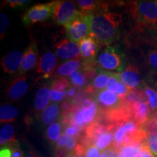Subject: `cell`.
<instances>
[{"instance_id":"cell-1","label":"cell","mask_w":157,"mask_h":157,"mask_svg":"<svg viewBox=\"0 0 157 157\" xmlns=\"http://www.w3.org/2000/svg\"><path fill=\"white\" fill-rule=\"evenodd\" d=\"M90 36L100 44L113 42L119 32L122 17L117 13L105 11V9L88 15Z\"/></svg>"},{"instance_id":"cell-2","label":"cell","mask_w":157,"mask_h":157,"mask_svg":"<svg viewBox=\"0 0 157 157\" xmlns=\"http://www.w3.org/2000/svg\"><path fill=\"white\" fill-rule=\"evenodd\" d=\"M128 10L137 23L157 30V1L131 2Z\"/></svg>"},{"instance_id":"cell-3","label":"cell","mask_w":157,"mask_h":157,"mask_svg":"<svg viewBox=\"0 0 157 157\" xmlns=\"http://www.w3.org/2000/svg\"><path fill=\"white\" fill-rule=\"evenodd\" d=\"M57 1L44 4H38L30 7L23 14V22L27 26L42 22L50 18L53 15L55 6Z\"/></svg>"},{"instance_id":"cell-4","label":"cell","mask_w":157,"mask_h":157,"mask_svg":"<svg viewBox=\"0 0 157 157\" xmlns=\"http://www.w3.org/2000/svg\"><path fill=\"white\" fill-rule=\"evenodd\" d=\"M68 39L74 42H80L82 39L90 36V27L88 15L80 13L69 24L65 26Z\"/></svg>"},{"instance_id":"cell-5","label":"cell","mask_w":157,"mask_h":157,"mask_svg":"<svg viewBox=\"0 0 157 157\" xmlns=\"http://www.w3.org/2000/svg\"><path fill=\"white\" fill-rule=\"evenodd\" d=\"M80 13L81 12L76 10L74 2L62 0L57 1L52 17L58 25L66 26L76 18Z\"/></svg>"},{"instance_id":"cell-6","label":"cell","mask_w":157,"mask_h":157,"mask_svg":"<svg viewBox=\"0 0 157 157\" xmlns=\"http://www.w3.org/2000/svg\"><path fill=\"white\" fill-rule=\"evenodd\" d=\"M55 48L56 56L60 60H71L78 59V57L81 55L79 45L68 38L63 39L57 42Z\"/></svg>"},{"instance_id":"cell-7","label":"cell","mask_w":157,"mask_h":157,"mask_svg":"<svg viewBox=\"0 0 157 157\" xmlns=\"http://www.w3.org/2000/svg\"><path fill=\"white\" fill-rule=\"evenodd\" d=\"M98 64L105 70H118L121 65V57L112 48L109 47L99 55Z\"/></svg>"},{"instance_id":"cell-8","label":"cell","mask_w":157,"mask_h":157,"mask_svg":"<svg viewBox=\"0 0 157 157\" xmlns=\"http://www.w3.org/2000/svg\"><path fill=\"white\" fill-rule=\"evenodd\" d=\"M128 106L132 120L140 127L145 124L151 117V109L147 101H137Z\"/></svg>"},{"instance_id":"cell-9","label":"cell","mask_w":157,"mask_h":157,"mask_svg":"<svg viewBox=\"0 0 157 157\" xmlns=\"http://www.w3.org/2000/svg\"><path fill=\"white\" fill-rule=\"evenodd\" d=\"M57 66L56 54L52 51H46L39 58L36 71L37 74H42V78H48L52 75Z\"/></svg>"},{"instance_id":"cell-10","label":"cell","mask_w":157,"mask_h":157,"mask_svg":"<svg viewBox=\"0 0 157 157\" xmlns=\"http://www.w3.org/2000/svg\"><path fill=\"white\" fill-rule=\"evenodd\" d=\"M23 54L17 50H12L1 60V66L6 74H13L19 71Z\"/></svg>"},{"instance_id":"cell-11","label":"cell","mask_w":157,"mask_h":157,"mask_svg":"<svg viewBox=\"0 0 157 157\" xmlns=\"http://www.w3.org/2000/svg\"><path fill=\"white\" fill-rule=\"evenodd\" d=\"M29 87L26 76H20L10 83L7 89V97L13 101L21 99L28 92Z\"/></svg>"},{"instance_id":"cell-12","label":"cell","mask_w":157,"mask_h":157,"mask_svg":"<svg viewBox=\"0 0 157 157\" xmlns=\"http://www.w3.org/2000/svg\"><path fill=\"white\" fill-rule=\"evenodd\" d=\"M38 60L39 59L36 44L34 42H31L23 53L19 73L24 74L25 72L29 71L30 70L36 67L39 63Z\"/></svg>"},{"instance_id":"cell-13","label":"cell","mask_w":157,"mask_h":157,"mask_svg":"<svg viewBox=\"0 0 157 157\" xmlns=\"http://www.w3.org/2000/svg\"><path fill=\"white\" fill-rule=\"evenodd\" d=\"M119 78L129 90L136 89L140 85V76L138 68L134 64H130L119 74Z\"/></svg>"},{"instance_id":"cell-14","label":"cell","mask_w":157,"mask_h":157,"mask_svg":"<svg viewBox=\"0 0 157 157\" xmlns=\"http://www.w3.org/2000/svg\"><path fill=\"white\" fill-rule=\"evenodd\" d=\"M97 103L99 104L103 110L102 111H110L118 109L121 105V99L117 94L111 93L108 90L101 91L97 95Z\"/></svg>"},{"instance_id":"cell-15","label":"cell","mask_w":157,"mask_h":157,"mask_svg":"<svg viewBox=\"0 0 157 157\" xmlns=\"http://www.w3.org/2000/svg\"><path fill=\"white\" fill-rule=\"evenodd\" d=\"M98 44L92 36H87L79 42L81 56L84 61H94L98 52Z\"/></svg>"},{"instance_id":"cell-16","label":"cell","mask_w":157,"mask_h":157,"mask_svg":"<svg viewBox=\"0 0 157 157\" xmlns=\"http://www.w3.org/2000/svg\"><path fill=\"white\" fill-rule=\"evenodd\" d=\"M50 99H51L50 88L48 85L44 84L39 88L36 94L34 100L35 109L37 111H44L48 108Z\"/></svg>"},{"instance_id":"cell-17","label":"cell","mask_w":157,"mask_h":157,"mask_svg":"<svg viewBox=\"0 0 157 157\" xmlns=\"http://www.w3.org/2000/svg\"><path fill=\"white\" fill-rule=\"evenodd\" d=\"M82 62L79 59L68 60L58 66L56 71V74L60 76H70L71 74L82 68Z\"/></svg>"},{"instance_id":"cell-18","label":"cell","mask_w":157,"mask_h":157,"mask_svg":"<svg viewBox=\"0 0 157 157\" xmlns=\"http://www.w3.org/2000/svg\"><path fill=\"white\" fill-rule=\"evenodd\" d=\"M60 113V109L58 104L52 103L48 105L42 113V120L46 125H51L55 123Z\"/></svg>"},{"instance_id":"cell-19","label":"cell","mask_w":157,"mask_h":157,"mask_svg":"<svg viewBox=\"0 0 157 157\" xmlns=\"http://www.w3.org/2000/svg\"><path fill=\"white\" fill-rule=\"evenodd\" d=\"M19 114L16 108L7 104H2L0 106V121L2 123L13 122Z\"/></svg>"},{"instance_id":"cell-20","label":"cell","mask_w":157,"mask_h":157,"mask_svg":"<svg viewBox=\"0 0 157 157\" xmlns=\"http://www.w3.org/2000/svg\"><path fill=\"white\" fill-rule=\"evenodd\" d=\"M57 148L64 150L68 154L71 151H75V148L77 146V143L75 137L69 136L66 134H63L60 135L58 140L56 141Z\"/></svg>"},{"instance_id":"cell-21","label":"cell","mask_w":157,"mask_h":157,"mask_svg":"<svg viewBox=\"0 0 157 157\" xmlns=\"http://www.w3.org/2000/svg\"><path fill=\"white\" fill-rule=\"evenodd\" d=\"M137 101H147L143 90L139 88L129 90V93L124 98V99L121 101V103L125 105H130Z\"/></svg>"},{"instance_id":"cell-22","label":"cell","mask_w":157,"mask_h":157,"mask_svg":"<svg viewBox=\"0 0 157 157\" xmlns=\"http://www.w3.org/2000/svg\"><path fill=\"white\" fill-rule=\"evenodd\" d=\"M14 126L10 123L6 124L0 129V144L1 146L10 142H14Z\"/></svg>"},{"instance_id":"cell-23","label":"cell","mask_w":157,"mask_h":157,"mask_svg":"<svg viewBox=\"0 0 157 157\" xmlns=\"http://www.w3.org/2000/svg\"><path fill=\"white\" fill-rule=\"evenodd\" d=\"M76 3L80 8V12L84 15L92 14L98 9V2L94 0H78Z\"/></svg>"},{"instance_id":"cell-24","label":"cell","mask_w":157,"mask_h":157,"mask_svg":"<svg viewBox=\"0 0 157 157\" xmlns=\"http://www.w3.org/2000/svg\"><path fill=\"white\" fill-rule=\"evenodd\" d=\"M114 136L112 131H109L98 137L95 141V146L100 150L104 151L112 144Z\"/></svg>"},{"instance_id":"cell-25","label":"cell","mask_w":157,"mask_h":157,"mask_svg":"<svg viewBox=\"0 0 157 157\" xmlns=\"http://www.w3.org/2000/svg\"><path fill=\"white\" fill-rule=\"evenodd\" d=\"M111 75V73H109V72L102 71L95 76V78H94L93 83L92 84L95 91L98 90H102L105 87H107Z\"/></svg>"},{"instance_id":"cell-26","label":"cell","mask_w":157,"mask_h":157,"mask_svg":"<svg viewBox=\"0 0 157 157\" xmlns=\"http://www.w3.org/2000/svg\"><path fill=\"white\" fill-rule=\"evenodd\" d=\"M145 95H146L147 103H148L151 111H154L157 110V93L154 90L148 86L144 85L143 89Z\"/></svg>"},{"instance_id":"cell-27","label":"cell","mask_w":157,"mask_h":157,"mask_svg":"<svg viewBox=\"0 0 157 157\" xmlns=\"http://www.w3.org/2000/svg\"><path fill=\"white\" fill-rule=\"evenodd\" d=\"M70 80L74 86L78 87H82L86 85L87 78L82 71H76L69 76Z\"/></svg>"},{"instance_id":"cell-28","label":"cell","mask_w":157,"mask_h":157,"mask_svg":"<svg viewBox=\"0 0 157 157\" xmlns=\"http://www.w3.org/2000/svg\"><path fill=\"white\" fill-rule=\"evenodd\" d=\"M61 125L60 123L55 122L50 125L47 129V137L51 141H57L60 137Z\"/></svg>"},{"instance_id":"cell-29","label":"cell","mask_w":157,"mask_h":157,"mask_svg":"<svg viewBox=\"0 0 157 157\" xmlns=\"http://www.w3.org/2000/svg\"><path fill=\"white\" fill-rule=\"evenodd\" d=\"M145 145H143V146L129 145V146L123 147L121 150L119 151V157H135V155L138 154V152L140 151Z\"/></svg>"},{"instance_id":"cell-30","label":"cell","mask_w":157,"mask_h":157,"mask_svg":"<svg viewBox=\"0 0 157 157\" xmlns=\"http://www.w3.org/2000/svg\"><path fill=\"white\" fill-rule=\"evenodd\" d=\"M71 86V82L68 79L65 77H59L56 78L52 84H51V89L56 90V91L62 92L66 91Z\"/></svg>"},{"instance_id":"cell-31","label":"cell","mask_w":157,"mask_h":157,"mask_svg":"<svg viewBox=\"0 0 157 157\" xmlns=\"http://www.w3.org/2000/svg\"><path fill=\"white\" fill-rule=\"evenodd\" d=\"M146 60L150 68L157 73V48L152 49L146 55Z\"/></svg>"},{"instance_id":"cell-32","label":"cell","mask_w":157,"mask_h":157,"mask_svg":"<svg viewBox=\"0 0 157 157\" xmlns=\"http://www.w3.org/2000/svg\"><path fill=\"white\" fill-rule=\"evenodd\" d=\"M119 82H120V78L119 74H111L109 83L107 84V90L111 93L117 94L119 87Z\"/></svg>"},{"instance_id":"cell-33","label":"cell","mask_w":157,"mask_h":157,"mask_svg":"<svg viewBox=\"0 0 157 157\" xmlns=\"http://www.w3.org/2000/svg\"><path fill=\"white\" fill-rule=\"evenodd\" d=\"M10 25V19L5 13L0 14V38L2 41Z\"/></svg>"},{"instance_id":"cell-34","label":"cell","mask_w":157,"mask_h":157,"mask_svg":"<svg viewBox=\"0 0 157 157\" xmlns=\"http://www.w3.org/2000/svg\"><path fill=\"white\" fill-rule=\"evenodd\" d=\"M147 135L157 132V118L151 117L150 119L147 122L141 126Z\"/></svg>"},{"instance_id":"cell-35","label":"cell","mask_w":157,"mask_h":157,"mask_svg":"<svg viewBox=\"0 0 157 157\" xmlns=\"http://www.w3.org/2000/svg\"><path fill=\"white\" fill-rule=\"evenodd\" d=\"M146 144L152 154L157 157V132L147 135Z\"/></svg>"},{"instance_id":"cell-36","label":"cell","mask_w":157,"mask_h":157,"mask_svg":"<svg viewBox=\"0 0 157 157\" xmlns=\"http://www.w3.org/2000/svg\"><path fill=\"white\" fill-rule=\"evenodd\" d=\"M84 128H81L72 124H68L67 127L65 129V134L71 137H76L80 134V132L83 130Z\"/></svg>"},{"instance_id":"cell-37","label":"cell","mask_w":157,"mask_h":157,"mask_svg":"<svg viewBox=\"0 0 157 157\" xmlns=\"http://www.w3.org/2000/svg\"><path fill=\"white\" fill-rule=\"evenodd\" d=\"M66 95H67V92L66 91L59 92L52 89L50 90V98L52 102L58 103V102L61 101L66 97Z\"/></svg>"},{"instance_id":"cell-38","label":"cell","mask_w":157,"mask_h":157,"mask_svg":"<svg viewBox=\"0 0 157 157\" xmlns=\"http://www.w3.org/2000/svg\"><path fill=\"white\" fill-rule=\"evenodd\" d=\"M129 90H130L129 89L128 87H127V85H125V84L120 80V82H119V87L117 93V95L120 98L121 101H122V100L124 99V98L127 95V94L129 93Z\"/></svg>"},{"instance_id":"cell-39","label":"cell","mask_w":157,"mask_h":157,"mask_svg":"<svg viewBox=\"0 0 157 157\" xmlns=\"http://www.w3.org/2000/svg\"><path fill=\"white\" fill-rule=\"evenodd\" d=\"M119 151L112 146L103 151L100 157H119Z\"/></svg>"},{"instance_id":"cell-40","label":"cell","mask_w":157,"mask_h":157,"mask_svg":"<svg viewBox=\"0 0 157 157\" xmlns=\"http://www.w3.org/2000/svg\"><path fill=\"white\" fill-rule=\"evenodd\" d=\"M4 2H7L10 5V7L15 8V7H21L25 6L30 3L31 1L29 0H8V1Z\"/></svg>"},{"instance_id":"cell-41","label":"cell","mask_w":157,"mask_h":157,"mask_svg":"<svg viewBox=\"0 0 157 157\" xmlns=\"http://www.w3.org/2000/svg\"><path fill=\"white\" fill-rule=\"evenodd\" d=\"M85 157H100L98 148L94 145L88 147L85 154Z\"/></svg>"},{"instance_id":"cell-42","label":"cell","mask_w":157,"mask_h":157,"mask_svg":"<svg viewBox=\"0 0 157 157\" xmlns=\"http://www.w3.org/2000/svg\"><path fill=\"white\" fill-rule=\"evenodd\" d=\"M12 151L9 148H4L1 149L0 151V157H11Z\"/></svg>"},{"instance_id":"cell-43","label":"cell","mask_w":157,"mask_h":157,"mask_svg":"<svg viewBox=\"0 0 157 157\" xmlns=\"http://www.w3.org/2000/svg\"><path fill=\"white\" fill-rule=\"evenodd\" d=\"M76 90L75 88H70L69 90L67 91V96L68 98H74V96L76 95Z\"/></svg>"},{"instance_id":"cell-44","label":"cell","mask_w":157,"mask_h":157,"mask_svg":"<svg viewBox=\"0 0 157 157\" xmlns=\"http://www.w3.org/2000/svg\"><path fill=\"white\" fill-rule=\"evenodd\" d=\"M11 157H23V155L19 149H15L13 152L12 153Z\"/></svg>"},{"instance_id":"cell-45","label":"cell","mask_w":157,"mask_h":157,"mask_svg":"<svg viewBox=\"0 0 157 157\" xmlns=\"http://www.w3.org/2000/svg\"><path fill=\"white\" fill-rule=\"evenodd\" d=\"M70 157H81V156H77V155H71V156Z\"/></svg>"},{"instance_id":"cell-46","label":"cell","mask_w":157,"mask_h":157,"mask_svg":"<svg viewBox=\"0 0 157 157\" xmlns=\"http://www.w3.org/2000/svg\"><path fill=\"white\" fill-rule=\"evenodd\" d=\"M25 157H34V156H32V155H28V156H26Z\"/></svg>"},{"instance_id":"cell-47","label":"cell","mask_w":157,"mask_h":157,"mask_svg":"<svg viewBox=\"0 0 157 157\" xmlns=\"http://www.w3.org/2000/svg\"><path fill=\"white\" fill-rule=\"evenodd\" d=\"M156 44H157V38L156 39Z\"/></svg>"},{"instance_id":"cell-48","label":"cell","mask_w":157,"mask_h":157,"mask_svg":"<svg viewBox=\"0 0 157 157\" xmlns=\"http://www.w3.org/2000/svg\"><path fill=\"white\" fill-rule=\"evenodd\" d=\"M155 31H156V32H157V30H155Z\"/></svg>"}]
</instances>
